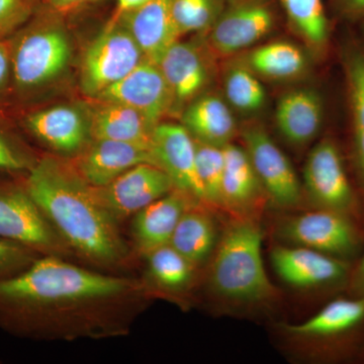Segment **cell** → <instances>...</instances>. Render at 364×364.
<instances>
[{
    "mask_svg": "<svg viewBox=\"0 0 364 364\" xmlns=\"http://www.w3.org/2000/svg\"><path fill=\"white\" fill-rule=\"evenodd\" d=\"M40 157L14 129L0 119V174H26Z\"/></svg>",
    "mask_w": 364,
    "mask_h": 364,
    "instance_id": "d6a6232c",
    "label": "cell"
},
{
    "mask_svg": "<svg viewBox=\"0 0 364 364\" xmlns=\"http://www.w3.org/2000/svg\"><path fill=\"white\" fill-rule=\"evenodd\" d=\"M40 256L32 249L0 238V284L25 272Z\"/></svg>",
    "mask_w": 364,
    "mask_h": 364,
    "instance_id": "836d02e7",
    "label": "cell"
},
{
    "mask_svg": "<svg viewBox=\"0 0 364 364\" xmlns=\"http://www.w3.org/2000/svg\"><path fill=\"white\" fill-rule=\"evenodd\" d=\"M149 0H117V16L119 14L129 13V11H134V9H138V7L144 6L146 2Z\"/></svg>",
    "mask_w": 364,
    "mask_h": 364,
    "instance_id": "ab89813d",
    "label": "cell"
},
{
    "mask_svg": "<svg viewBox=\"0 0 364 364\" xmlns=\"http://www.w3.org/2000/svg\"><path fill=\"white\" fill-rule=\"evenodd\" d=\"M327 117L326 97L317 88L301 87L280 97L274 119L280 135L303 147L318 138Z\"/></svg>",
    "mask_w": 364,
    "mask_h": 364,
    "instance_id": "7402d4cb",
    "label": "cell"
},
{
    "mask_svg": "<svg viewBox=\"0 0 364 364\" xmlns=\"http://www.w3.org/2000/svg\"><path fill=\"white\" fill-rule=\"evenodd\" d=\"M223 150L222 210L231 217L259 219L268 198L245 148L232 142Z\"/></svg>",
    "mask_w": 364,
    "mask_h": 364,
    "instance_id": "ffe728a7",
    "label": "cell"
},
{
    "mask_svg": "<svg viewBox=\"0 0 364 364\" xmlns=\"http://www.w3.org/2000/svg\"><path fill=\"white\" fill-rule=\"evenodd\" d=\"M11 43V100L26 104L65 71L70 41L54 23L31 18Z\"/></svg>",
    "mask_w": 364,
    "mask_h": 364,
    "instance_id": "277c9868",
    "label": "cell"
},
{
    "mask_svg": "<svg viewBox=\"0 0 364 364\" xmlns=\"http://www.w3.org/2000/svg\"><path fill=\"white\" fill-rule=\"evenodd\" d=\"M346 291L352 298L364 299V249L352 264Z\"/></svg>",
    "mask_w": 364,
    "mask_h": 364,
    "instance_id": "74e56055",
    "label": "cell"
},
{
    "mask_svg": "<svg viewBox=\"0 0 364 364\" xmlns=\"http://www.w3.org/2000/svg\"><path fill=\"white\" fill-rule=\"evenodd\" d=\"M333 20L342 25H355L364 21V0H329Z\"/></svg>",
    "mask_w": 364,
    "mask_h": 364,
    "instance_id": "d590c367",
    "label": "cell"
},
{
    "mask_svg": "<svg viewBox=\"0 0 364 364\" xmlns=\"http://www.w3.org/2000/svg\"><path fill=\"white\" fill-rule=\"evenodd\" d=\"M142 282L155 299H163L179 306H188L200 272L171 245H164L146 254Z\"/></svg>",
    "mask_w": 364,
    "mask_h": 364,
    "instance_id": "44dd1931",
    "label": "cell"
},
{
    "mask_svg": "<svg viewBox=\"0 0 364 364\" xmlns=\"http://www.w3.org/2000/svg\"><path fill=\"white\" fill-rule=\"evenodd\" d=\"M172 0H149L117 16L140 47L146 60L158 64L179 35L171 14Z\"/></svg>",
    "mask_w": 364,
    "mask_h": 364,
    "instance_id": "cb8c5ba5",
    "label": "cell"
},
{
    "mask_svg": "<svg viewBox=\"0 0 364 364\" xmlns=\"http://www.w3.org/2000/svg\"><path fill=\"white\" fill-rule=\"evenodd\" d=\"M196 170L202 186L203 200L208 207L222 210V181L224 150L219 146L196 140Z\"/></svg>",
    "mask_w": 364,
    "mask_h": 364,
    "instance_id": "4dcf8cb0",
    "label": "cell"
},
{
    "mask_svg": "<svg viewBox=\"0 0 364 364\" xmlns=\"http://www.w3.org/2000/svg\"><path fill=\"white\" fill-rule=\"evenodd\" d=\"M171 91L172 111L181 112L203 95L213 78V67L207 53L193 42L176 41L157 64Z\"/></svg>",
    "mask_w": 364,
    "mask_h": 364,
    "instance_id": "e0dca14e",
    "label": "cell"
},
{
    "mask_svg": "<svg viewBox=\"0 0 364 364\" xmlns=\"http://www.w3.org/2000/svg\"><path fill=\"white\" fill-rule=\"evenodd\" d=\"M226 0H172L171 14L179 37L208 32L218 20Z\"/></svg>",
    "mask_w": 364,
    "mask_h": 364,
    "instance_id": "1f68e13d",
    "label": "cell"
},
{
    "mask_svg": "<svg viewBox=\"0 0 364 364\" xmlns=\"http://www.w3.org/2000/svg\"><path fill=\"white\" fill-rule=\"evenodd\" d=\"M37 0H0V41L11 39L33 18Z\"/></svg>",
    "mask_w": 364,
    "mask_h": 364,
    "instance_id": "e575fe53",
    "label": "cell"
},
{
    "mask_svg": "<svg viewBox=\"0 0 364 364\" xmlns=\"http://www.w3.org/2000/svg\"><path fill=\"white\" fill-rule=\"evenodd\" d=\"M270 258L277 274L289 286L330 293L346 291L353 264L313 249L289 244L275 246Z\"/></svg>",
    "mask_w": 364,
    "mask_h": 364,
    "instance_id": "4fadbf2b",
    "label": "cell"
},
{
    "mask_svg": "<svg viewBox=\"0 0 364 364\" xmlns=\"http://www.w3.org/2000/svg\"><path fill=\"white\" fill-rule=\"evenodd\" d=\"M153 301L141 277L40 256L0 284V330L35 341L119 338Z\"/></svg>",
    "mask_w": 364,
    "mask_h": 364,
    "instance_id": "6da1fadb",
    "label": "cell"
},
{
    "mask_svg": "<svg viewBox=\"0 0 364 364\" xmlns=\"http://www.w3.org/2000/svg\"><path fill=\"white\" fill-rule=\"evenodd\" d=\"M18 123L26 135L62 156H77L92 140L90 117L71 105L23 112Z\"/></svg>",
    "mask_w": 364,
    "mask_h": 364,
    "instance_id": "9a60e30c",
    "label": "cell"
},
{
    "mask_svg": "<svg viewBox=\"0 0 364 364\" xmlns=\"http://www.w3.org/2000/svg\"><path fill=\"white\" fill-rule=\"evenodd\" d=\"M280 328L296 341L318 344L330 360H359L364 350V299H332L308 320Z\"/></svg>",
    "mask_w": 364,
    "mask_h": 364,
    "instance_id": "8992f818",
    "label": "cell"
},
{
    "mask_svg": "<svg viewBox=\"0 0 364 364\" xmlns=\"http://www.w3.org/2000/svg\"><path fill=\"white\" fill-rule=\"evenodd\" d=\"M304 196L312 208L331 210L364 225V205L349 166L344 144L334 135L316 143L303 172Z\"/></svg>",
    "mask_w": 364,
    "mask_h": 364,
    "instance_id": "5b68a950",
    "label": "cell"
},
{
    "mask_svg": "<svg viewBox=\"0 0 364 364\" xmlns=\"http://www.w3.org/2000/svg\"><path fill=\"white\" fill-rule=\"evenodd\" d=\"M23 176L0 174V238L26 246L41 256L77 262L28 193Z\"/></svg>",
    "mask_w": 364,
    "mask_h": 364,
    "instance_id": "52a82bcc",
    "label": "cell"
},
{
    "mask_svg": "<svg viewBox=\"0 0 364 364\" xmlns=\"http://www.w3.org/2000/svg\"><path fill=\"white\" fill-rule=\"evenodd\" d=\"M176 188L168 174L156 164L141 163L102 188L98 200L119 225Z\"/></svg>",
    "mask_w": 364,
    "mask_h": 364,
    "instance_id": "5bb4252c",
    "label": "cell"
},
{
    "mask_svg": "<svg viewBox=\"0 0 364 364\" xmlns=\"http://www.w3.org/2000/svg\"><path fill=\"white\" fill-rule=\"evenodd\" d=\"M23 182L78 263L112 273L131 267L135 253L122 234L121 225L70 160L41 156L23 176Z\"/></svg>",
    "mask_w": 364,
    "mask_h": 364,
    "instance_id": "7a4b0ae2",
    "label": "cell"
},
{
    "mask_svg": "<svg viewBox=\"0 0 364 364\" xmlns=\"http://www.w3.org/2000/svg\"><path fill=\"white\" fill-rule=\"evenodd\" d=\"M90 119L92 139L152 147L155 126L133 107L102 100V104L91 112Z\"/></svg>",
    "mask_w": 364,
    "mask_h": 364,
    "instance_id": "4316f807",
    "label": "cell"
},
{
    "mask_svg": "<svg viewBox=\"0 0 364 364\" xmlns=\"http://www.w3.org/2000/svg\"><path fill=\"white\" fill-rule=\"evenodd\" d=\"M97 98L133 107L155 127L173 107L171 91L159 66L146 59Z\"/></svg>",
    "mask_w": 364,
    "mask_h": 364,
    "instance_id": "2e32d148",
    "label": "cell"
},
{
    "mask_svg": "<svg viewBox=\"0 0 364 364\" xmlns=\"http://www.w3.org/2000/svg\"><path fill=\"white\" fill-rule=\"evenodd\" d=\"M143 60L145 57L140 47L117 18L86 50L81 65V87L86 95L97 97L128 75Z\"/></svg>",
    "mask_w": 364,
    "mask_h": 364,
    "instance_id": "8fae6325",
    "label": "cell"
},
{
    "mask_svg": "<svg viewBox=\"0 0 364 364\" xmlns=\"http://www.w3.org/2000/svg\"><path fill=\"white\" fill-rule=\"evenodd\" d=\"M213 210L202 203L191 205L182 215L169 243L200 272L207 267L221 236Z\"/></svg>",
    "mask_w": 364,
    "mask_h": 364,
    "instance_id": "d4e9b609",
    "label": "cell"
},
{
    "mask_svg": "<svg viewBox=\"0 0 364 364\" xmlns=\"http://www.w3.org/2000/svg\"><path fill=\"white\" fill-rule=\"evenodd\" d=\"M181 124L200 142L224 147L239 129L232 107L217 95L203 93L181 112Z\"/></svg>",
    "mask_w": 364,
    "mask_h": 364,
    "instance_id": "484cf974",
    "label": "cell"
},
{
    "mask_svg": "<svg viewBox=\"0 0 364 364\" xmlns=\"http://www.w3.org/2000/svg\"><path fill=\"white\" fill-rule=\"evenodd\" d=\"M359 360L364 361V350H363V353H361L360 358H359Z\"/></svg>",
    "mask_w": 364,
    "mask_h": 364,
    "instance_id": "60d3db41",
    "label": "cell"
},
{
    "mask_svg": "<svg viewBox=\"0 0 364 364\" xmlns=\"http://www.w3.org/2000/svg\"><path fill=\"white\" fill-rule=\"evenodd\" d=\"M277 233L289 245L313 249L351 263L364 249V225L321 208L284 218L277 224Z\"/></svg>",
    "mask_w": 364,
    "mask_h": 364,
    "instance_id": "ba28073f",
    "label": "cell"
},
{
    "mask_svg": "<svg viewBox=\"0 0 364 364\" xmlns=\"http://www.w3.org/2000/svg\"><path fill=\"white\" fill-rule=\"evenodd\" d=\"M240 134L268 200L282 210L298 207L305 196L303 183L287 155L259 124H246Z\"/></svg>",
    "mask_w": 364,
    "mask_h": 364,
    "instance_id": "7c38bea8",
    "label": "cell"
},
{
    "mask_svg": "<svg viewBox=\"0 0 364 364\" xmlns=\"http://www.w3.org/2000/svg\"><path fill=\"white\" fill-rule=\"evenodd\" d=\"M259 219L235 218L223 230L205 267V291L224 306L262 308L274 304L279 291L265 270Z\"/></svg>",
    "mask_w": 364,
    "mask_h": 364,
    "instance_id": "3957f363",
    "label": "cell"
},
{
    "mask_svg": "<svg viewBox=\"0 0 364 364\" xmlns=\"http://www.w3.org/2000/svg\"><path fill=\"white\" fill-rule=\"evenodd\" d=\"M289 28L314 58H327L332 45V21L323 0H277Z\"/></svg>",
    "mask_w": 364,
    "mask_h": 364,
    "instance_id": "f1b7e54d",
    "label": "cell"
},
{
    "mask_svg": "<svg viewBox=\"0 0 364 364\" xmlns=\"http://www.w3.org/2000/svg\"><path fill=\"white\" fill-rule=\"evenodd\" d=\"M259 78L275 81L298 79L309 69L306 52L294 43L275 41L255 46L247 52L235 57Z\"/></svg>",
    "mask_w": 364,
    "mask_h": 364,
    "instance_id": "83f0119b",
    "label": "cell"
},
{
    "mask_svg": "<svg viewBox=\"0 0 364 364\" xmlns=\"http://www.w3.org/2000/svg\"><path fill=\"white\" fill-rule=\"evenodd\" d=\"M226 67L223 74V88L230 107L242 114L260 112L267 102V90L260 78L237 60Z\"/></svg>",
    "mask_w": 364,
    "mask_h": 364,
    "instance_id": "f546056e",
    "label": "cell"
},
{
    "mask_svg": "<svg viewBox=\"0 0 364 364\" xmlns=\"http://www.w3.org/2000/svg\"><path fill=\"white\" fill-rule=\"evenodd\" d=\"M196 203L200 202L174 188L136 213L132 218L131 225L135 255L143 258L151 251L168 245L182 215Z\"/></svg>",
    "mask_w": 364,
    "mask_h": 364,
    "instance_id": "603a6c76",
    "label": "cell"
},
{
    "mask_svg": "<svg viewBox=\"0 0 364 364\" xmlns=\"http://www.w3.org/2000/svg\"><path fill=\"white\" fill-rule=\"evenodd\" d=\"M344 26L346 30L337 46L346 109L343 144L364 205V21Z\"/></svg>",
    "mask_w": 364,
    "mask_h": 364,
    "instance_id": "9c48e42d",
    "label": "cell"
},
{
    "mask_svg": "<svg viewBox=\"0 0 364 364\" xmlns=\"http://www.w3.org/2000/svg\"><path fill=\"white\" fill-rule=\"evenodd\" d=\"M69 160L93 188L107 186L141 163L156 164L152 147L100 139H92L82 152Z\"/></svg>",
    "mask_w": 364,
    "mask_h": 364,
    "instance_id": "d6986e66",
    "label": "cell"
},
{
    "mask_svg": "<svg viewBox=\"0 0 364 364\" xmlns=\"http://www.w3.org/2000/svg\"><path fill=\"white\" fill-rule=\"evenodd\" d=\"M152 151L156 165L168 174L176 188L205 203L196 170V140L191 133L181 124H158Z\"/></svg>",
    "mask_w": 364,
    "mask_h": 364,
    "instance_id": "ac0fdd59",
    "label": "cell"
},
{
    "mask_svg": "<svg viewBox=\"0 0 364 364\" xmlns=\"http://www.w3.org/2000/svg\"><path fill=\"white\" fill-rule=\"evenodd\" d=\"M95 0H46L53 11H59V13H68L74 11L78 7L90 4Z\"/></svg>",
    "mask_w": 364,
    "mask_h": 364,
    "instance_id": "f35d334b",
    "label": "cell"
},
{
    "mask_svg": "<svg viewBox=\"0 0 364 364\" xmlns=\"http://www.w3.org/2000/svg\"><path fill=\"white\" fill-rule=\"evenodd\" d=\"M11 100V43L0 41V111Z\"/></svg>",
    "mask_w": 364,
    "mask_h": 364,
    "instance_id": "8d00e7d4",
    "label": "cell"
},
{
    "mask_svg": "<svg viewBox=\"0 0 364 364\" xmlns=\"http://www.w3.org/2000/svg\"><path fill=\"white\" fill-rule=\"evenodd\" d=\"M280 11L277 0H226L208 31L210 51L230 58L255 47L277 28Z\"/></svg>",
    "mask_w": 364,
    "mask_h": 364,
    "instance_id": "30bf717a",
    "label": "cell"
}]
</instances>
